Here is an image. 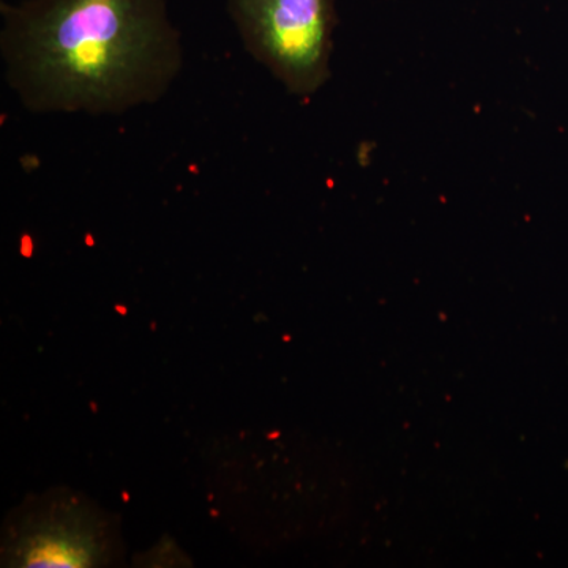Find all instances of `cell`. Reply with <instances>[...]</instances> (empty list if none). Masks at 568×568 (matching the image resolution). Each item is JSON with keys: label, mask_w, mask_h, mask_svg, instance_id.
Listing matches in <instances>:
<instances>
[{"label": "cell", "mask_w": 568, "mask_h": 568, "mask_svg": "<svg viewBox=\"0 0 568 568\" xmlns=\"http://www.w3.org/2000/svg\"><path fill=\"white\" fill-rule=\"evenodd\" d=\"M0 48L33 112L122 114L162 99L183 63L166 0L2 3Z\"/></svg>", "instance_id": "6da1fadb"}, {"label": "cell", "mask_w": 568, "mask_h": 568, "mask_svg": "<svg viewBox=\"0 0 568 568\" xmlns=\"http://www.w3.org/2000/svg\"><path fill=\"white\" fill-rule=\"evenodd\" d=\"M245 50L287 92L310 97L331 78L336 0H227Z\"/></svg>", "instance_id": "7a4b0ae2"}, {"label": "cell", "mask_w": 568, "mask_h": 568, "mask_svg": "<svg viewBox=\"0 0 568 568\" xmlns=\"http://www.w3.org/2000/svg\"><path fill=\"white\" fill-rule=\"evenodd\" d=\"M44 508V506H43ZM20 530L17 559L21 567H88L104 559L106 525L84 508L48 506Z\"/></svg>", "instance_id": "3957f363"}]
</instances>
